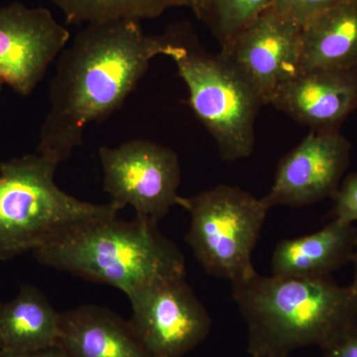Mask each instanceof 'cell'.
<instances>
[{"instance_id":"1","label":"cell","mask_w":357,"mask_h":357,"mask_svg":"<svg viewBox=\"0 0 357 357\" xmlns=\"http://www.w3.org/2000/svg\"><path fill=\"white\" fill-rule=\"evenodd\" d=\"M175 49L172 31L147 35L139 20L86 25L59 56L37 153L58 165L69 158L88 126L121 109L151 61Z\"/></svg>"},{"instance_id":"2","label":"cell","mask_w":357,"mask_h":357,"mask_svg":"<svg viewBox=\"0 0 357 357\" xmlns=\"http://www.w3.org/2000/svg\"><path fill=\"white\" fill-rule=\"evenodd\" d=\"M248 326L252 357H287L301 347L325 349L357 330V295L331 276H261L231 284Z\"/></svg>"},{"instance_id":"3","label":"cell","mask_w":357,"mask_h":357,"mask_svg":"<svg viewBox=\"0 0 357 357\" xmlns=\"http://www.w3.org/2000/svg\"><path fill=\"white\" fill-rule=\"evenodd\" d=\"M37 261L86 280L107 284L126 296L159 279L185 277L184 255L158 223L117 215L70 227L35 249Z\"/></svg>"},{"instance_id":"4","label":"cell","mask_w":357,"mask_h":357,"mask_svg":"<svg viewBox=\"0 0 357 357\" xmlns=\"http://www.w3.org/2000/svg\"><path fill=\"white\" fill-rule=\"evenodd\" d=\"M58 166L39 153L0 162V260L33 252L79 223L119 213L110 202L89 203L60 189Z\"/></svg>"},{"instance_id":"5","label":"cell","mask_w":357,"mask_h":357,"mask_svg":"<svg viewBox=\"0 0 357 357\" xmlns=\"http://www.w3.org/2000/svg\"><path fill=\"white\" fill-rule=\"evenodd\" d=\"M173 33L171 59L189 91L192 112L215 139L222 160L248 158L255 150L262 100L222 54L204 51L185 30Z\"/></svg>"},{"instance_id":"6","label":"cell","mask_w":357,"mask_h":357,"mask_svg":"<svg viewBox=\"0 0 357 357\" xmlns=\"http://www.w3.org/2000/svg\"><path fill=\"white\" fill-rule=\"evenodd\" d=\"M178 206L190 213L185 241L204 271L231 284L257 272L252 253L269 206L262 198L229 185L181 198Z\"/></svg>"},{"instance_id":"7","label":"cell","mask_w":357,"mask_h":357,"mask_svg":"<svg viewBox=\"0 0 357 357\" xmlns=\"http://www.w3.org/2000/svg\"><path fill=\"white\" fill-rule=\"evenodd\" d=\"M103 189L119 211L131 206L136 218L158 223L181 198L178 157L170 148L144 139L98 150Z\"/></svg>"},{"instance_id":"8","label":"cell","mask_w":357,"mask_h":357,"mask_svg":"<svg viewBox=\"0 0 357 357\" xmlns=\"http://www.w3.org/2000/svg\"><path fill=\"white\" fill-rule=\"evenodd\" d=\"M128 298L129 323L151 357H184L211 332L210 314L185 277L151 282Z\"/></svg>"},{"instance_id":"9","label":"cell","mask_w":357,"mask_h":357,"mask_svg":"<svg viewBox=\"0 0 357 357\" xmlns=\"http://www.w3.org/2000/svg\"><path fill=\"white\" fill-rule=\"evenodd\" d=\"M302 26L269 7L249 22L220 54L269 105L282 84L299 74Z\"/></svg>"},{"instance_id":"10","label":"cell","mask_w":357,"mask_h":357,"mask_svg":"<svg viewBox=\"0 0 357 357\" xmlns=\"http://www.w3.org/2000/svg\"><path fill=\"white\" fill-rule=\"evenodd\" d=\"M70 38L48 9L18 2L0 7V83L31 95Z\"/></svg>"},{"instance_id":"11","label":"cell","mask_w":357,"mask_h":357,"mask_svg":"<svg viewBox=\"0 0 357 357\" xmlns=\"http://www.w3.org/2000/svg\"><path fill=\"white\" fill-rule=\"evenodd\" d=\"M351 162V144L340 130L311 131L279 162L273 185L263 201L271 208L333 199Z\"/></svg>"},{"instance_id":"12","label":"cell","mask_w":357,"mask_h":357,"mask_svg":"<svg viewBox=\"0 0 357 357\" xmlns=\"http://www.w3.org/2000/svg\"><path fill=\"white\" fill-rule=\"evenodd\" d=\"M269 105L311 131L340 130L357 110V68L300 72L277 89Z\"/></svg>"},{"instance_id":"13","label":"cell","mask_w":357,"mask_h":357,"mask_svg":"<svg viewBox=\"0 0 357 357\" xmlns=\"http://www.w3.org/2000/svg\"><path fill=\"white\" fill-rule=\"evenodd\" d=\"M58 347L68 357H151L129 321L96 305L61 312Z\"/></svg>"},{"instance_id":"14","label":"cell","mask_w":357,"mask_h":357,"mask_svg":"<svg viewBox=\"0 0 357 357\" xmlns=\"http://www.w3.org/2000/svg\"><path fill=\"white\" fill-rule=\"evenodd\" d=\"M356 243L354 225L333 218L314 234L281 241L272 255V275L293 278L331 276L352 261Z\"/></svg>"},{"instance_id":"15","label":"cell","mask_w":357,"mask_h":357,"mask_svg":"<svg viewBox=\"0 0 357 357\" xmlns=\"http://www.w3.org/2000/svg\"><path fill=\"white\" fill-rule=\"evenodd\" d=\"M357 68V0L319 13L302 25L300 72Z\"/></svg>"},{"instance_id":"16","label":"cell","mask_w":357,"mask_h":357,"mask_svg":"<svg viewBox=\"0 0 357 357\" xmlns=\"http://www.w3.org/2000/svg\"><path fill=\"white\" fill-rule=\"evenodd\" d=\"M60 314L39 288L22 285L0 302V352L29 354L57 347Z\"/></svg>"},{"instance_id":"17","label":"cell","mask_w":357,"mask_h":357,"mask_svg":"<svg viewBox=\"0 0 357 357\" xmlns=\"http://www.w3.org/2000/svg\"><path fill=\"white\" fill-rule=\"evenodd\" d=\"M70 24L122 20H150L162 15L177 0H50Z\"/></svg>"},{"instance_id":"18","label":"cell","mask_w":357,"mask_h":357,"mask_svg":"<svg viewBox=\"0 0 357 357\" xmlns=\"http://www.w3.org/2000/svg\"><path fill=\"white\" fill-rule=\"evenodd\" d=\"M276 0H210L204 22L220 45L227 43Z\"/></svg>"},{"instance_id":"19","label":"cell","mask_w":357,"mask_h":357,"mask_svg":"<svg viewBox=\"0 0 357 357\" xmlns=\"http://www.w3.org/2000/svg\"><path fill=\"white\" fill-rule=\"evenodd\" d=\"M351 0H276L271 8L301 26L314 16Z\"/></svg>"},{"instance_id":"20","label":"cell","mask_w":357,"mask_h":357,"mask_svg":"<svg viewBox=\"0 0 357 357\" xmlns=\"http://www.w3.org/2000/svg\"><path fill=\"white\" fill-rule=\"evenodd\" d=\"M333 201V218L352 225L357 222V172L344 176Z\"/></svg>"},{"instance_id":"21","label":"cell","mask_w":357,"mask_h":357,"mask_svg":"<svg viewBox=\"0 0 357 357\" xmlns=\"http://www.w3.org/2000/svg\"><path fill=\"white\" fill-rule=\"evenodd\" d=\"M323 351L324 357H357V330L338 338Z\"/></svg>"},{"instance_id":"22","label":"cell","mask_w":357,"mask_h":357,"mask_svg":"<svg viewBox=\"0 0 357 357\" xmlns=\"http://www.w3.org/2000/svg\"><path fill=\"white\" fill-rule=\"evenodd\" d=\"M0 357H68L61 347H54L51 349H44L36 352H29V354H7V352H0Z\"/></svg>"},{"instance_id":"23","label":"cell","mask_w":357,"mask_h":357,"mask_svg":"<svg viewBox=\"0 0 357 357\" xmlns=\"http://www.w3.org/2000/svg\"><path fill=\"white\" fill-rule=\"evenodd\" d=\"M177 2L178 6L187 7V8L191 9L195 16L199 20L203 21L210 0H177Z\"/></svg>"},{"instance_id":"24","label":"cell","mask_w":357,"mask_h":357,"mask_svg":"<svg viewBox=\"0 0 357 357\" xmlns=\"http://www.w3.org/2000/svg\"><path fill=\"white\" fill-rule=\"evenodd\" d=\"M352 263L354 265V280H352L351 285V288L354 290V292L357 295V243L356 246V250H354V257H352Z\"/></svg>"},{"instance_id":"25","label":"cell","mask_w":357,"mask_h":357,"mask_svg":"<svg viewBox=\"0 0 357 357\" xmlns=\"http://www.w3.org/2000/svg\"><path fill=\"white\" fill-rule=\"evenodd\" d=\"M2 86H3V84L0 83V95H1V88H2Z\"/></svg>"}]
</instances>
